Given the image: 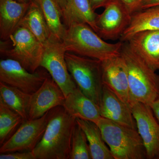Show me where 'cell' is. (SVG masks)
Returning <instances> with one entry per match:
<instances>
[{
	"label": "cell",
	"instance_id": "obj_1",
	"mask_svg": "<svg viewBox=\"0 0 159 159\" xmlns=\"http://www.w3.org/2000/svg\"><path fill=\"white\" fill-rule=\"evenodd\" d=\"M48 118L43 135L33 150L36 159H70L77 118L70 115L62 106L49 111Z\"/></svg>",
	"mask_w": 159,
	"mask_h": 159
},
{
	"label": "cell",
	"instance_id": "obj_2",
	"mask_svg": "<svg viewBox=\"0 0 159 159\" xmlns=\"http://www.w3.org/2000/svg\"><path fill=\"white\" fill-rule=\"evenodd\" d=\"M121 55L127 66L129 90V105L140 102L150 105L159 97V75L144 60L123 42Z\"/></svg>",
	"mask_w": 159,
	"mask_h": 159
},
{
	"label": "cell",
	"instance_id": "obj_3",
	"mask_svg": "<svg viewBox=\"0 0 159 159\" xmlns=\"http://www.w3.org/2000/svg\"><path fill=\"white\" fill-rule=\"evenodd\" d=\"M62 42L66 52L101 61L120 55L123 44L106 42L83 23H73L68 27Z\"/></svg>",
	"mask_w": 159,
	"mask_h": 159
},
{
	"label": "cell",
	"instance_id": "obj_4",
	"mask_svg": "<svg viewBox=\"0 0 159 159\" xmlns=\"http://www.w3.org/2000/svg\"><path fill=\"white\" fill-rule=\"evenodd\" d=\"M96 123L114 159L147 158L145 146L138 129L102 117Z\"/></svg>",
	"mask_w": 159,
	"mask_h": 159
},
{
	"label": "cell",
	"instance_id": "obj_5",
	"mask_svg": "<svg viewBox=\"0 0 159 159\" xmlns=\"http://www.w3.org/2000/svg\"><path fill=\"white\" fill-rule=\"evenodd\" d=\"M44 46L27 28L19 26L6 40H1V55L20 63L33 73L40 67Z\"/></svg>",
	"mask_w": 159,
	"mask_h": 159
},
{
	"label": "cell",
	"instance_id": "obj_6",
	"mask_svg": "<svg viewBox=\"0 0 159 159\" xmlns=\"http://www.w3.org/2000/svg\"><path fill=\"white\" fill-rule=\"evenodd\" d=\"M65 58L77 87L99 107L104 85L101 61L67 52Z\"/></svg>",
	"mask_w": 159,
	"mask_h": 159
},
{
	"label": "cell",
	"instance_id": "obj_7",
	"mask_svg": "<svg viewBox=\"0 0 159 159\" xmlns=\"http://www.w3.org/2000/svg\"><path fill=\"white\" fill-rule=\"evenodd\" d=\"M66 51L61 41L53 35L44 45L40 67L48 71L65 97L77 88L68 69Z\"/></svg>",
	"mask_w": 159,
	"mask_h": 159
},
{
	"label": "cell",
	"instance_id": "obj_8",
	"mask_svg": "<svg viewBox=\"0 0 159 159\" xmlns=\"http://www.w3.org/2000/svg\"><path fill=\"white\" fill-rule=\"evenodd\" d=\"M50 75L47 70L31 73L20 63L10 58L0 60V82L32 94L38 90Z\"/></svg>",
	"mask_w": 159,
	"mask_h": 159
},
{
	"label": "cell",
	"instance_id": "obj_9",
	"mask_svg": "<svg viewBox=\"0 0 159 159\" xmlns=\"http://www.w3.org/2000/svg\"><path fill=\"white\" fill-rule=\"evenodd\" d=\"M48 121V112L38 119L24 120L16 131L1 145L0 153L33 151L43 135Z\"/></svg>",
	"mask_w": 159,
	"mask_h": 159
},
{
	"label": "cell",
	"instance_id": "obj_10",
	"mask_svg": "<svg viewBox=\"0 0 159 159\" xmlns=\"http://www.w3.org/2000/svg\"><path fill=\"white\" fill-rule=\"evenodd\" d=\"M147 159H159V122L150 106L140 102L130 105Z\"/></svg>",
	"mask_w": 159,
	"mask_h": 159
},
{
	"label": "cell",
	"instance_id": "obj_11",
	"mask_svg": "<svg viewBox=\"0 0 159 159\" xmlns=\"http://www.w3.org/2000/svg\"><path fill=\"white\" fill-rule=\"evenodd\" d=\"M132 15L121 0H113L105 7L96 21L97 33L102 39H120L128 27Z\"/></svg>",
	"mask_w": 159,
	"mask_h": 159
},
{
	"label": "cell",
	"instance_id": "obj_12",
	"mask_svg": "<svg viewBox=\"0 0 159 159\" xmlns=\"http://www.w3.org/2000/svg\"><path fill=\"white\" fill-rule=\"evenodd\" d=\"M65 99L63 92L50 76L31 94L28 119H38L52 108L63 106Z\"/></svg>",
	"mask_w": 159,
	"mask_h": 159
},
{
	"label": "cell",
	"instance_id": "obj_13",
	"mask_svg": "<svg viewBox=\"0 0 159 159\" xmlns=\"http://www.w3.org/2000/svg\"><path fill=\"white\" fill-rule=\"evenodd\" d=\"M101 64L103 84L129 105L128 72L124 58L120 54L102 61Z\"/></svg>",
	"mask_w": 159,
	"mask_h": 159
},
{
	"label": "cell",
	"instance_id": "obj_14",
	"mask_svg": "<svg viewBox=\"0 0 159 159\" xmlns=\"http://www.w3.org/2000/svg\"><path fill=\"white\" fill-rule=\"evenodd\" d=\"M99 107L100 116L102 118L137 129L136 122L130 106L105 84L103 85Z\"/></svg>",
	"mask_w": 159,
	"mask_h": 159
},
{
	"label": "cell",
	"instance_id": "obj_15",
	"mask_svg": "<svg viewBox=\"0 0 159 159\" xmlns=\"http://www.w3.org/2000/svg\"><path fill=\"white\" fill-rule=\"evenodd\" d=\"M126 42L151 68L159 71V30L138 32Z\"/></svg>",
	"mask_w": 159,
	"mask_h": 159
},
{
	"label": "cell",
	"instance_id": "obj_16",
	"mask_svg": "<svg viewBox=\"0 0 159 159\" xmlns=\"http://www.w3.org/2000/svg\"><path fill=\"white\" fill-rule=\"evenodd\" d=\"M30 3L20 2L16 0H0L1 40L8 39L15 31L28 11Z\"/></svg>",
	"mask_w": 159,
	"mask_h": 159
},
{
	"label": "cell",
	"instance_id": "obj_17",
	"mask_svg": "<svg viewBox=\"0 0 159 159\" xmlns=\"http://www.w3.org/2000/svg\"><path fill=\"white\" fill-rule=\"evenodd\" d=\"M72 116L97 123L101 116L99 107L78 87L66 97L62 106Z\"/></svg>",
	"mask_w": 159,
	"mask_h": 159
},
{
	"label": "cell",
	"instance_id": "obj_18",
	"mask_svg": "<svg viewBox=\"0 0 159 159\" xmlns=\"http://www.w3.org/2000/svg\"><path fill=\"white\" fill-rule=\"evenodd\" d=\"M159 30V5L142 9L132 15L130 22L120 37L125 42L138 32Z\"/></svg>",
	"mask_w": 159,
	"mask_h": 159
},
{
	"label": "cell",
	"instance_id": "obj_19",
	"mask_svg": "<svg viewBox=\"0 0 159 159\" xmlns=\"http://www.w3.org/2000/svg\"><path fill=\"white\" fill-rule=\"evenodd\" d=\"M98 15L92 9L89 0H69L66 8L62 12V19L67 28L73 23H85L97 33Z\"/></svg>",
	"mask_w": 159,
	"mask_h": 159
},
{
	"label": "cell",
	"instance_id": "obj_20",
	"mask_svg": "<svg viewBox=\"0 0 159 159\" xmlns=\"http://www.w3.org/2000/svg\"><path fill=\"white\" fill-rule=\"evenodd\" d=\"M19 26L27 28L43 46L52 35L41 9L34 1L30 3Z\"/></svg>",
	"mask_w": 159,
	"mask_h": 159
},
{
	"label": "cell",
	"instance_id": "obj_21",
	"mask_svg": "<svg viewBox=\"0 0 159 159\" xmlns=\"http://www.w3.org/2000/svg\"><path fill=\"white\" fill-rule=\"evenodd\" d=\"M76 120L86 135L92 159H114L97 123L78 118Z\"/></svg>",
	"mask_w": 159,
	"mask_h": 159
},
{
	"label": "cell",
	"instance_id": "obj_22",
	"mask_svg": "<svg viewBox=\"0 0 159 159\" xmlns=\"http://www.w3.org/2000/svg\"><path fill=\"white\" fill-rule=\"evenodd\" d=\"M31 97V94L0 82V99L25 120L29 119Z\"/></svg>",
	"mask_w": 159,
	"mask_h": 159
},
{
	"label": "cell",
	"instance_id": "obj_23",
	"mask_svg": "<svg viewBox=\"0 0 159 159\" xmlns=\"http://www.w3.org/2000/svg\"><path fill=\"white\" fill-rule=\"evenodd\" d=\"M41 9L51 34L62 41L67 28L63 22L62 13L55 0H34Z\"/></svg>",
	"mask_w": 159,
	"mask_h": 159
},
{
	"label": "cell",
	"instance_id": "obj_24",
	"mask_svg": "<svg viewBox=\"0 0 159 159\" xmlns=\"http://www.w3.org/2000/svg\"><path fill=\"white\" fill-rule=\"evenodd\" d=\"M21 116L9 108L0 99V145L16 131L24 121Z\"/></svg>",
	"mask_w": 159,
	"mask_h": 159
},
{
	"label": "cell",
	"instance_id": "obj_25",
	"mask_svg": "<svg viewBox=\"0 0 159 159\" xmlns=\"http://www.w3.org/2000/svg\"><path fill=\"white\" fill-rule=\"evenodd\" d=\"M70 159H92L86 135L77 122L72 137Z\"/></svg>",
	"mask_w": 159,
	"mask_h": 159
},
{
	"label": "cell",
	"instance_id": "obj_26",
	"mask_svg": "<svg viewBox=\"0 0 159 159\" xmlns=\"http://www.w3.org/2000/svg\"><path fill=\"white\" fill-rule=\"evenodd\" d=\"M0 159H36V158L33 151H17L1 153Z\"/></svg>",
	"mask_w": 159,
	"mask_h": 159
},
{
	"label": "cell",
	"instance_id": "obj_27",
	"mask_svg": "<svg viewBox=\"0 0 159 159\" xmlns=\"http://www.w3.org/2000/svg\"><path fill=\"white\" fill-rule=\"evenodd\" d=\"M145 1L146 0H121L132 15L142 10V6Z\"/></svg>",
	"mask_w": 159,
	"mask_h": 159
},
{
	"label": "cell",
	"instance_id": "obj_28",
	"mask_svg": "<svg viewBox=\"0 0 159 159\" xmlns=\"http://www.w3.org/2000/svg\"><path fill=\"white\" fill-rule=\"evenodd\" d=\"M89 1L92 9L95 11L96 9L101 7H105L113 0H89Z\"/></svg>",
	"mask_w": 159,
	"mask_h": 159
},
{
	"label": "cell",
	"instance_id": "obj_29",
	"mask_svg": "<svg viewBox=\"0 0 159 159\" xmlns=\"http://www.w3.org/2000/svg\"><path fill=\"white\" fill-rule=\"evenodd\" d=\"M150 106L155 116L159 122V97Z\"/></svg>",
	"mask_w": 159,
	"mask_h": 159
},
{
	"label": "cell",
	"instance_id": "obj_30",
	"mask_svg": "<svg viewBox=\"0 0 159 159\" xmlns=\"http://www.w3.org/2000/svg\"><path fill=\"white\" fill-rule=\"evenodd\" d=\"M159 5V0H146L142 6V9H147Z\"/></svg>",
	"mask_w": 159,
	"mask_h": 159
},
{
	"label": "cell",
	"instance_id": "obj_31",
	"mask_svg": "<svg viewBox=\"0 0 159 159\" xmlns=\"http://www.w3.org/2000/svg\"><path fill=\"white\" fill-rule=\"evenodd\" d=\"M55 1L59 6L62 13L63 11H64L65 9L66 8L69 0H55Z\"/></svg>",
	"mask_w": 159,
	"mask_h": 159
},
{
	"label": "cell",
	"instance_id": "obj_32",
	"mask_svg": "<svg viewBox=\"0 0 159 159\" xmlns=\"http://www.w3.org/2000/svg\"><path fill=\"white\" fill-rule=\"evenodd\" d=\"M18 2H20L23 3H30L34 0H16Z\"/></svg>",
	"mask_w": 159,
	"mask_h": 159
}]
</instances>
